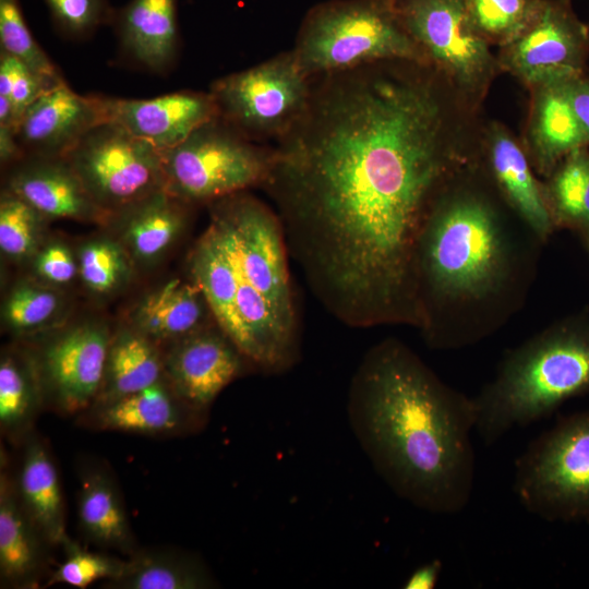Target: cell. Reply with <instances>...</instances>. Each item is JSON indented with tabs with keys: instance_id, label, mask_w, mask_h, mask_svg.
Instances as JSON below:
<instances>
[{
	"instance_id": "29",
	"label": "cell",
	"mask_w": 589,
	"mask_h": 589,
	"mask_svg": "<svg viewBox=\"0 0 589 589\" xmlns=\"http://www.w3.org/2000/svg\"><path fill=\"white\" fill-rule=\"evenodd\" d=\"M12 356L0 362V430L3 437L22 444L33 432L44 404L40 381Z\"/></svg>"
},
{
	"instance_id": "32",
	"label": "cell",
	"mask_w": 589,
	"mask_h": 589,
	"mask_svg": "<svg viewBox=\"0 0 589 589\" xmlns=\"http://www.w3.org/2000/svg\"><path fill=\"white\" fill-rule=\"evenodd\" d=\"M0 44L4 51L38 75L63 82L56 65L36 43L24 20L19 0H0Z\"/></svg>"
},
{
	"instance_id": "6",
	"label": "cell",
	"mask_w": 589,
	"mask_h": 589,
	"mask_svg": "<svg viewBox=\"0 0 589 589\" xmlns=\"http://www.w3.org/2000/svg\"><path fill=\"white\" fill-rule=\"evenodd\" d=\"M309 77L382 61L429 65L392 0H327L303 17L294 47Z\"/></svg>"
},
{
	"instance_id": "30",
	"label": "cell",
	"mask_w": 589,
	"mask_h": 589,
	"mask_svg": "<svg viewBox=\"0 0 589 589\" xmlns=\"http://www.w3.org/2000/svg\"><path fill=\"white\" fill-rule=\"evenodd\" d=\"M473 31L490 46L502 47L536 19L543 0H465Z\"/></svg>"
},
{
	"instance_id": "8",
	"label": "cell",
	"mask_w": 589,
	"mask_h": 589,
	"mask_svg": "<svg viewBox=\"0 0 589 589\" xmlns=\"http://www.w3.org/2000/svg\"><path fill=\"white\" fill-rule=\"evenodd\" d=\"M275 148L255 144L219 117L161 151L165 190L183 202H214L262 187Z\"/></svg>"
},
{
	"instance_id": "15",
	"label": "cell",
	"mask_w": 589,
	"mask_h": 589,
	"mask_svg": "<svg viewBox=\"0 0 589 589\" xmlns=\"http://www.w3.org/2000/svg\"><path fill=\"white\" fill-rule=\"evenodd\" d=\"M104 122H111L158 151L171 148L218 118L209 92H176L148 99L98 95Z\"/></svg>"
},
{
	"instance_id": "19",
	"label": "cell",
	"mask_w": 589,
	"mask_h": 589,
	"mask_svg": "<svg viewBox=\"0 0 589 589\" xmlns=\"http://www.w3.org/2000/svg\"><path fill=\"white\" fill-rule=\"evenodd\" d=\"M53 548L23 508L10 472L1 456L0 469V579L1 587L31 589L50 576Z\"/></svg>"
},
{
	"instance_id": "33",
	"label": "cell",
	"mask_w": 589,
	"mask_h": 589,
	"mask_svg": "<svg viewBox=\"0 0 589 589\" xmlns=\"http://www.w3.org/2000/svg\"><path fill=\"white\" fill-rule=\"evenodd\" d=\"M61 548L64 561L51 573L46 586L63 584L84 589L97 580L118 578L125 568L127 560L87 551L70 537Z\"/></svg>"
},
{
	"instance_id": "1",
	"label": "cell",
	"mask_w": 589,
	"mask_h": 589,
	"mask_svg": "<svg viewBox=\"0 0 589 589\" xmlns=\"http://www.w3.org/2000/svg\"><path fill=\"white\" fill-rule=\"evenodd\" d=\"M450 94L431 67L382 61L311 77L308 107L262 185L316 300L353 328L419 309L423 223L464 161Z\"/></svg>"
},
{
	"instance_id": "9",
	"label": "cell",
	"mask_w": 589,
	"mask_h": 589,
	"mask_svg": "<svg viewBox=\"0 0 589 589\" xmlns=\"http://www.w3.org/2000/svg\"><path fill=\"white\" fill-rule=\"evenodd\" d=\"M428 63L459 101L476 109L500 70L497 58L472 28L465 0H392Z\"/></svg>"
},
{
	"instance_id": "17",
	"label": "cell",
	"mask_w": 589,
	"mask_h": 589,
	"mask_svg": "<svg viewBox=\"0 0 589 589\" xmlns=\"http://www.w3.org/2000/svg\"><path fill=\"white\" fill-rule=\"evenodd\" d=\"M101 122L98 95H79L62 82L43 93L24 111L16 139L25 155L64 156Z\"/></svg>"
},
{
	"instance_id": "31",
	"label": "cell",
	"mask_w": 589,
	"mask_h": 589,
	"mask_svg": "<svg viewBox=\"0 0 589 589\" xmlns=\"http://www.w3.org/2000/svg\"><path fill=\"white\" fill-rule=\"evenodd\" d=\"M550 196L560 216L589 225V146L564 158L552 180Z\"/></svg>"
},
{
	"instance_id": "42",
	"label": "cell",
	"mask_w": 589,
	"mask_h": 589,
	"mask_svg": "<svg viewBox=\"0 0 589 589\" xmlns=\"http://www.w3.org/2000/svg\"><path fill=\"white\" fill-rule=\"evenodd\" d=\"M25 156L13 129L0 127V159L2 164L17 161Z\"/></svg>"
},
{
	"instance_id": "25",
	"label": "cell",
	"mask_w": 589,
	"mask_h": 589,
	"mask_svg": "<svg viewBox=\"0 0 589 589\" xmlns=\"http://www.w3.org/2000/svg\"><path fill=\"white\" fill-rule=\"evenodd\" d=\"M108 589H209L218 587L197 555L170 548L137 549L128 556L123 573L105 580Z\"/></svg>"
},
{
	"instance_id": "13",
	"label": "cell",
	"mask_w": 589,
	"mask_h": 589,
	"mask_svg": "<svg viewBox=\"0 0 589 589\" xmlns=\"http://www.w3.org/2000/svg\"><path fill=\"white\" fill-rule=\"evenodd\" d=\"M110 340L97 325L72 328L48 342L38 369L44 402L63 416H80L100 390Z\"/></svg>"
},
{
	"instance_id": "26",
	"label": "cell",
	"mask_w": 589,
	"mask_h": 589,
	"mask_svg": "<svg viewBox=\"0 0 589 589\" xmlns=\"http://www.w3.org/2000/svg\"><path fill=\"white\" fill-rule=\"evenodd\" d=\"M211 314L201 289L175 279L146 297L136 310L140 333L154 339H181L205 327Z\"/></svg>"
},
{
	"instance_id": "37",
	"label": "cell",
	"mask_w": 589,
	"mask_h": 589,
	"mask_svg": "<svg viewBox=\"0 0 589 589\" xmlns=\"http://www.w3.org/2000/svg\"><path fill=\"white\" fill-rule=\"evenodd\" d=\"M58 305V297L52 291L24 285L9 297L4 315L12 328L31 330L45 324L56 313Z\"/></svg>"
},
{
	"instance_id": "40",
	"label": "cell",
	"mask_w": 589,
	"mask_h": 589,
	"mask_svg": "<svg viewBox=\"0 0 589 589\" xmlns=\"http://www.w3.org/2000/svg\"><path fill=\"white\" fill-rule=\"evenodd\" d=\"M566 97L589 139V77L578 73L560 80Z\"/></svg>"
},
{
	"instance_id": "14",
	"label": "cell",
	"mask_w": 589,
	"mask_h": 589,
	"mask_svg": "<svg viewBox=\"0 0 589 589\" xmlns=\"http://www.w3.org/2000/svg\"><path fill=\"white\" fill-rule=\"evenodd\" d=\"M164 370L177 395L204 412L232 381L253 371L232 341L219 328L209 327L178 339Z\"/></svg>"
},
{
	"instance_id": "35",
	"label": "cell",
	"mask_w": 589,
	"mask_h": 589,
	"mask_svg": "<svg viewBox=\"0 0 589 589\" xmlns=\"http://www.w3.org/2000/svg\"><path fill=\"white\" fill-rule=\"evenodd\" d=\"M125 269L121 251L109 241L91 242L81 250L80 273L85 285L95 292L111 291Z\"/></svg>"
},
{
	"instance_id": "20",
	"label": "cell",
	"mask_w": 589,
	"mask_h": 589,
	"mask_svg": "<svg viewBox=\"0 0 589 589\" xmlns=\"http://www.w3.org/2000/svg\"><path fill=\"white\" fill-rule=\"evenodd\" d=\"M77 474V522L83 537L97 546L133 554L139 546L109 467L97 460H83Z\"/></svg>"
},
{
	"instance_id": "24",
	"label": "cell",
	"mask_w": 589,
	"mask_h": 589,
	"mask_svg": "<svg viewBox=\"0 0 589 589\" xmlns=\"http://www.w3.org/2000/svg\"><path fill=\"white\" fill-rule=\"evenodd\" d=\"M490 164L506 197L539 235L551 229L548 202L519 144L502 125L493 123L485 134Z\"/></svg>"
},
{
	"instance_id": "11",
	"label": "cell",
	"mask_w": 589,
	"mask_h": 589,
	"mask_svg": "<svg viewBox=\"0 0 589 589\" xmlns=\"http://www.w3.org/2000/svg\"><path fill=\"white\" fill-rule=\"evenodd\" d=\"M63 157L109 212L165 189L161 152L111 122L95 125Z\"/></svg>"
},
{
	"instance_id": "7",
	"label": "cell",
	"mask_w": 589,
	"mask_h": 589,
	"mask_svg": "<svg viewBox=\"0 0 589 589\" xmlns=\"http://www.w3.org/2000/svg\"><path fill=\"white\" fill-rule=\"evenodd\" d=\"M514 491L531 514L589 524V410L561 418L515 465Z\"/></svg>"
},
{
	"instance_id": "16",
	"label": "cell",
	"mask_w": 589,
	"mask_h": 589,
	"mask_svg": "<svg viewBox=\"0 0 589 589\" xmlns=\"http://www.w3.org/2000/svg\"><path fill=\"white\" fill-rule=\"evenodd\" d=\"M82 426L148 436L193 434L205 428L200 411L166 385L164 380L110 402L95 405L76 417Z\"/></svg>"
},
{
	"instance_id": "4",
	"label": "cell",
	"mask_w": 589,
	"mask_h": 589,
	"mask_svg": "<svg viewBox=\"0 0 589 589\" xmlns=\"http://www.w3.org/2000/svg\"><path fill=\"white\" fill-rule=\"evenodd\" d=\"M588 389L589 326H555L510 352L494 381L473 398L474 430L493 444Z\"/></svg>"
},
{
	"instance_id": "36",
	"label": "cell",
	"mask_w": 589,
	"mask_h": 589,
	"mask_svg": "<svg viewBox=\"0 0 589 589\" xmlns=\"http://www.w3.org/2000/svg\"><path fill=\"white\" fill-rule=\"evenodd\" d=\"M58 84L60 83L38 75L16 58L1 51L0 95H4L11 100L19 118V123L24 111L43 93Z\"/></svg>"
},
{
	"instance_id": "23",
	"label": "cell",
	"mask_w": 589,
	"mask_h": 589,
	"mask_svg": "<svg viewBox=\"0 0 589 589\" xmlns=\"http://www.w3.org/2000/svg\"><path fill=\"white\" fill-rule=\"evenodd\" d=\"M113 21L133 60L153 71L170 65L178 47L176 0H131Z\"/></svg>"
},
{
	"instance_id": "18",
	"label": "cell",
	"mask_w": 589,
	"mask_h": 589,
	"mask_svg": "<svg viewBox=\"0 0 589 589\" xmlns=\"http://www.w3.org/2000/svg\"><path fill=\"white\" fill-rule=\"evenodd\" d=\"M7 191L45 217L97 220L110 214L63 156L28 155L11 175Z\"/></svg>"
},
{
	"instance_id": "28",
	"label": "cell",
	"mask_w": 589,
	"mask_h": 589,
	"mask_svg": "<svg viewBox=\"0 0 589 589\" xmlns=\"http://www.w3.org/2000/svg\"><path fill=\"white\" fill-rule=\"evenodd\" d=\"M182 202L164 189L121 207L128 214L127 241L137 257L154 259L173 242L184 221Z\"/></svg>"
},
{
	"instance_id": "10",
	"label": "cell",
	"mask_w": 589,
	"mask_h": 589,
	"mask_svg": "<svg viewBox=\"0 0 589 589\" xmlns=\"http://www.w3.org/2000/svg\"><path fill=\"white\" fill-rule=\"evenodd\" d=\"M218 117L247 139H281L304 113L311 77L292 50L212 83Z\"/></svg>"
},
{
	"instance_id": "12",
	"label": "cell",
	"mask_w": 589,
	"mask_h": 589,
	"mask_svg": "<svg viewBox=\"0 0 589 589\" xmlns=\"http://www.w3.org/2000/svg\"><path fill=\"white\" fill-rule=\"evenodd\" d=\"M588 52L589 28L570 0H543L536 19L496 58L501 71L530 88L582 73Z\"/></svg>"
},
{
	"instance_id": "41",
	"label": "cell",
	"mask_w": 589,
	"mask_h": 589,
	"mask_svg": "<svg viewBox=\"0 0 589 589\" xmlns=\"http://www.w3.org/2000/svg\"><path fill=\"white\" fill-rule=\"evenodd\" d=\"M441 570V561L432 560L414 569L402 587L406 589H433L437 584Z\"/></svg>"
},
{
	"instance_id": "27",
	"label": "cell",
	"mask_w": 589,
	"mask_h": 589,
	"mask_svg": "<svg viewBox=\"0 0 589 589\" xmlns=\"http://www.w3.org/2000/svg\"><path fill=\"white\" fill-rule=\"evenodd\" d=\"M163 372L164 361L151 339L141 333H124L110 342L103 384L93 406L146 388L163 380Z\"/></svg>"
},
{
	"instance_id": "2",
	"label": "cell",
	"mask_w": 589,
	"mask_h": 589,
	"mask_svg": "<svg viewBox=\"0 0 589 589\" xmlns=\"http://www.w3.org/2000/svg\"><path fill=\"white\" fill-rule=\"evenodd\" d=\"M347 414L374 470L397 496L442 515L468 505L473 399L444 384L401 341L385 339L364 354L351 378Z\"/></svg>"
},
{
	"instance_id": "21",
	"label": "cell",
	"mask_w": 589,
	"mask_h": 589,
	"mask_svg": "<svg viewBox=\"0 0 589 589\" xmlns=\"http://www.w3.org/2000/svg\"><path fill=\"white\" fill-rule=\"evenodd\" d=\"M23 447L15 485L19 500L43 536L61 546L67 533L65 504L59 472L46 443L34 431Z\"/></svg>"
},
{
	"instance_id": "39",
	"label": "cell",
	"mask_w": 589,
	"mask_h": 589,
	"mask_svg": "<svg viewBox=\"0 0 589 589\" xmlns=\"http://www.w3.org/2000/svg\"><path fill=\"white\" fill-rule=\"evenodd\" d=\"M40 276L55 284H67L73 279L76 265L70 251L61 244L45 248L36 260Z\"/></svg>"
},
{
	"instance_id": "34",
	"label": "cell",
	"mask_w": 589,
	"mask_h": 589,
	"mask_svg": "<svg viewBox=\"0 0 589 589\" xmlns=\"http://www.w3.org/2000/svg\"><path fill=\"white\" fill-rule=\"evenodd\" d=\"M44 217L19 196L5 192L0 203V248L12 257H24L37 243L40 219Z\"/></svg>"
},
{
	"instance_id": "22",
	"label": "cell",
	"mask_w": 589,
	"mask_h": 589,
	"mask_svg": "<svg viewBox=\"0 0 589 589\" xmlns=\"http://www.w3.org/2000/svg\"><path fill=\"white\" fill-rule=\"evenodd\" d=\"M531 103L527 144L542 170H548L573 151L589 146L560 80L529 88Z\"/></svg>"
},
{
	"instance_id": "38",
	"label": "cell",
	"mask_w": 589,
	"mask_h": 589,
	"mask_svg": "<svg viewBox=\"0 0 589 589\" xmlns=\"http://www.w3.org/2000/svg\"><path fill=\"white\" fill-rule=\"evenodd\" d=\"M56 25L65 34L82 37L94 32L115 13L107 0H44Z\"/></svg>"
},
{
	"instance_id": "5",
	"label": "cell",
	"mask_w": 589,
	"mask_h": 589,
	"mask_svg": "<svg viewBox=\"0 0 589 589\" xmlns=\"http://www.w3.org/2000/svg\"><path fill=\"white\" fill-rule=\"evenodd\" d=\"M504 235L494 211L471 194L444 193L418 240L416 276L422 327L438 301L481 298L505 268Z\"/></svg>"
},
{
	"instance_id": "3",
	"label": "cell",
	"mask_w": 589,
	"mask_h": 589,
	"mask_svg": "<svg viewBox=\"0 0 589 589\" xmlns=\"http://www.w3.org/2000/svg\"><path fill=\"white\" fill-rule=\"evenodd\" d=\"M212 204L191 256L192 281L254 372L286 373L301 359L302 336L279 217L244 191Z\"/></svg>"
}]
</instances>
